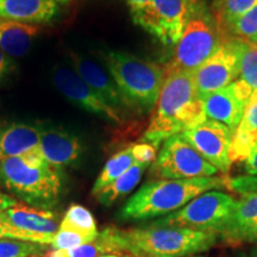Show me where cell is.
<instances>
[{
  "label": "cell",
  "mask_w": 257,
  "mask_h": 257,
  "mask_svg": "<svg viewBox=\"0 0 257 257\" xmlns=\"http://www.w3.org/2000/svg\"><path fill=\"white\" fill-rule=\"evenodd\" d=\"M99 236L111 252L130 257H188L207 251L218 240L217 233L152 224L127 230L108 226Z\"/></svg>",
  "instance_id": "6da1fadb"
},
{
  "label": "cell",
  "mask_w": 257,
  "mask_h": 257,
  "mask_svg": "<svg viewBox=\"0 0 257 257\" xmlns=\"http://www.w3.org/2000/svg\"><path fill=\"white\" fill-rule=\"evenodd\" d=\"M206 119L193 74L168 73L142 142L160 147L167 138L191 130Z\"/></svg>",
  "instance_id": "7a4b0ae2"
},
{
  "label": "cell",
  "mask_w": 257,
  "mask_h": 257,
  "mask_svg": "<svg viewBox=\"0 0 257 257\" xmlns=\"http://www.w3.org/2000/svg\"><path fill=\"white\" fill-rule=\"evenodd\" d=\"M227 178L154 180L144 184L121 208L123 220H147L180 210L202 193L226 188Z\"/></svg>",
  "instance_id": "3957f363"
},
{
  "label": "cell",
  "mask_w": 257,
  "mask_h": 257,
  "mask_svg": "<svg viewBox=\"0 0 257 257\" xmlns=\"http://www.w3.org/2000/svg\"><path fill=\"white\" fill-rule=\"evenodd\" d=\"M0 185L30 206L48 210L59 201L62 175L37 150L0 161Z\"/></svg>",
  "instance_id": "277c9868"
},
{
  "label": "cell",
  "mask_w": 257,
  "mask_h": 257,
  "mask_svg": "<svg viewBox=\"0 0 257 257\" xmlns=\"http://www.w3.org/2000/svg\"><path fill=\"white\" fill-rule=\"evenodd\" d=\"M105 64L128 112L147 115L154 111L166 80L165 66L124 51H108Z\"/></svg>",
  "instance_id": "5b68a950"
},
{
  "label": "cell",
  "mask_w": 257,
  "mask_h": 257,
  "mask_svg": "<svg viewBox=\"0 0 257 257\" xmlns=\"http://www.w3.org/2000/svg\"><path fill=\"white\" fill-rule=\"evenodd\" d=\"M223 40L211 9L200 0L175 44L172 57L165 64L166 74H193L219 48Z\"/></svg>",
  "instance_id": "8992f818"
},
{
  "label": "cell",
  "mask_w": 257,
  "mask_h": 257,
  "mask_svg": "<svg viewBox=\"0 0 257 257\" xmlns=\"http://www.w3.org/2000/svg\"><path fill=\"white\" fill-rule=\"evenodd\" d=\"M236 200L227 193L208 191L198 195L180 210L152 223L155 226L219 233L232 213Z\"/></svg>",
  "instance_id": "52a82bcc"
},
{
  "label": "cell",
  "mask_w": 257,
  "mask_h": 257,
  "mask_svg": "<svg viewBox=\"0 0 257 257\" xmlns=\"http://www.w3.org/2000/svg\"><path fill=\"white\" fill-rule=\"evenodd\" d=\"M150 174L160 180H188L216 176L218 170L179 134L163 142Z\"/></svg>",
  "instance_id": "ba28073f"
},
{
  "label": "cell",
  "mask_w": 257,
  "mask_h": 257,
  "mask_svg": "<svg viewBox=\"0 0 257 257\" xmlns=\"http://www.w3.org/2000/svg\"><path fill=\"white\" fill-rule=\"evenodd\" d=\"M199 2L200 0H154L146 11L133 21L159 38L165 46H174Z\"/></svg>",
  "instance_id": "9c48e42d"
},
{
  "label": "cell",
  "mask_w": 257,
  "mask_h": 257,
  "mask_svg": "<svg viewBox=\"0 0 257 257\" xmlns=\"http://www.w3.org/2000/svg\"><path fill=\"white\" fill-rule=\"evenodd\" d=\"M185 140L218 172L226 174L231 168L229 149L233 131L219 121L206 119L182 133Z\"/></svg>",
  "instance_id": "30bf717a"
},
{
  "label": "cell",
  "mask_w": 257,
  "mask_h": 257,
  "mask_svg": "<svg viewBox=\"0 0 257 257\" xmlns=\"http://www.w3.org/2000/svg\"><path fill=\"white\" fill-rule=\"evenodd\" d=\"M54 83L57 89L68 100L113 124H121L125 120L112 106L106 102L75 70L67 67H57L53 74Z\"/></svg>",
  "instance_id": "8fae6325"
},
{
  "label": "cell",
  "mask_w": 257,
  "mask_h": 257,
  "mask_svg": "<svg viewBox=\"0 0 257 257\" xmlns=\"http://www.w3.org/2000/svg\"><path fill=\"white\" fill-rule=\"evenodd\" d=\"M252 92L253 89L248 83L237 79L226 87L202 96L206 118L219 121L234 131L242 120Z\"/></svg>",
  "instance_id": "7c38bea8"
},
{
  "label": "cell",
  "mask_w": 257,
  "mask_h": 257,
  "mask_svg": "<svg viewBox=\"0 0 257 257\" xmlns=\"http://www.w3.org/2000/svg\"><path fill=\"white\" fill-rule=\"evenodd\" d=\"M238 79V62L229 38L193 73L195 88L200 98L226 87Z\"/></svg>",
  "instance_id": "4fadbf2b"
},
{
  "label": "cell",
  "mask_w": 257,
  "mask_h": 257,
  "mask_svg": "<svg viewBox=\"0 0 257 257\" xmlns=\"http://www.w3.org/2000/svg\"><path fill=\"white\" fill-rule=\"evenodd\" d=\"M70 59L74 70L87 82L88 86L94 89L108 105L112 106L115 111L126 119L128 110L125 105L123 96L115 85L113 78L108 70L102 68L99 63L88 57L72 53Z\"/></svg>",
  "instance_id": "5bb4252c"
},
{
  "label": "cell",
  "mask_w": 257,
  "mask_h": 257,
  "mask_svg": "<svg viewBox=\"0 0 257 257\" xmlns=\"http://www.w3.org/2000/svg\"><path fill=\"white\" fill-rule=\"evenodd\" d=\"M40 128L38 153L46 162L60 170L78 162L81 156L82 147L75 135L60 128Z\"/></svg>",
  "instance_id": "9a60e30c"
},
{
  "label": "cell",
  "mask_w": 257,
  "mask_h": 257,
  "mask_svg": "<svg viewBox=\"0 0 257 257\" xmlns=\"http://www.w3.org/2000/svg\"><path fill=\"white\" fill-rule=\"evenodd\" d=\"M218 238L227 244L257 243V193L240 195Z\"/></svg>",
  "instance_id": "2e32d148"
},
{
  "label": "cell",
  "mask_w": 257,
  "mask_h": 257,
  "mask_svg": "<svg viewBox=\"0 0 257 257\" xmlns=\"http://www.w3.org/2000/svg\"><path fill=\"white\" fill-rule=\"evenodd\" d=\"M0 219L25 232L47 236H54L60 229L59 217L53 211L28 206L21 202L2 212Z\"/></svg>",
  "instance_id": "e0dca14e"
},
{
  "label": "cell",
  "mask_w": 257,
  "mask_h": 257,
  "mask_svg": "<svg viewBox=\"0 0 257 257\" xmlns=\"http://www.w3.org/2000/svg\"><path fill=\"white\" fill-rule=\"evenodd\" d=\"M40 148V128L25 123H9L0 126V161L25 156Z\"/></svg>",
  "instance_id": "ac0fdd59"
},
{
  "label": "cell",
  "mask_w": 257,
  "mask_h": 257,
  "mask_svg": "<svg viewBox=\"0 0 257 257\" xmlns=\"http://www.w3.org/2000/svg\"><path fill=\"white\" fill-rule=\"evenodd\" d=\"M54 0H0V19L27 24L47 23L55 17Z\"/></svg>",
  "instance_id": "d6986e66"
},
{
  "label": "cell",
  "mask_w": 257,
  "mask_h": 257,
  "mask_svg": "<svg viewBox=\"0 0 257 257\" xmlns=\"http://www.w3.org/2000/svg\"><path fill=\"white\" fill-rule=\"evenodd\" d=\"M40 32L41 28L35 24L0 19V49L10 57L24 56Z\"/></svg>",
  "instance_id": "ffe728a7"
},
{
  "label": "cell",
  "mask_w": 257,
  "mask_h": 257,
  "mask_svg": "<svg viewBox=\"0 0 257 257\" xmlns=\"http://www.w3.org/2000/svg\"><path fill=\"white\" fill-rule=\"evenodd\" d=\"M148 167H149L148 165L135 162L123 175H120L113 182H111L104 189H101L98 194H95L94 197L96 198V200L104 206L113 205L115 201H118L119 199L124 198L125 195L134 191L135 187L140 184L143 173L146 172Z\"/></svg>",
  "instance_id": "44dd1931"
},
{
  "label": "cell",
  "mask_w": 257,
  "mask_h": 257,
  "mask_svg": "<svg viewBox=\"0 0 257 257\" xmlns=\"http://www.w3.org/2000/svg\"><path fill=\"white\" fill-rule=\"evenodd\" d=\"M238 62V78L253 91L257 89V43L238 38H229Z\"/></svg>",
  "instance_id": "7402d4cb"
},
{
  "label": "cell",
  "mask_w": 257,
  "mask_h": 257,
  "mask_svg": "<svg viewBox=\"0 0 257 257\" xmlns=\"http://www.w3.org/2000/svg\"><path fill=\"white\" fill-rule=\"evenodd\" d=\"M135 163L133 155V146L124 148L123 150L114 154L110 160L106 162L104 168L101 169L100 174L96 178L94 185H93L92 193L93 195L98 194L101 189L113 182L115 179L123 175L126 170Z\"/></svg>",
  "instance_id": "603a6c76"
},
{
  "label": "cell",
  "mask_w": 257,
  "mask_h": 257,
  "mask_svg": "<svg viewBox=\"0 0 257 257\" xmlns=\"http://www.w3.org/2000/svg\"><path fill=\"white\" fill-rule=\"evenodd\" d=\"M59 230L72 231L93 238H96L99 234L96 221L91 211L79 204H73L68 207L61 220Z\"/></svg>",
  "instance_id": "cb8c5ba5"
},
{
  "label": "cell",
  "mask_w": 257,
  "mask_h": 257,
  "mask_svg": "<svg viewBox=\"0 0 257 257\" xmlns=\"http://www.w3.org/2000/svg\"><path fill=\"white\" fill-rule=\"evenodd\" d=\"M257 5V0H212L211 12L223 32L237 18Z\"/></svg>",
  "instance_id": "d4e9b609"
},
{
  "label": "cell",
  "mask_w": 257,
  "mask_h": 257,
  "mask_svg": "<svg viewBox=\"0 0 257 257\" xmlns=\"http://www.w3.org/2000/svg\"><path fill=\"white\" fill-rule=\"evenodd\" d=\"M221 35L224 38H238L257 43V5L233 21Z\"/></svg>",
  "instance_id": "484cf974"
},
{
  "label": "cell",
  "mask_w": 257,
  "mask_h": 257,
  "mask_svg": "<svg viewBox=\"0 0 257 257\" xmlns=\"http://www.w3.org/2000/svg\"><path fill=\"white\" fill-rule=\"evenodd\" d=\"M105 253H111V251L98 234L96 239L91 243L73 249L51 250L44 253V257H99Z\"/></svg>",
  "instance_id": "4316f807"
},
{
  "label": "cell",
  "mask_w": 257,
  "mask_h": 257,
  "mask_svg": "<svg viewBox=\"0 0 257 257\" xmlns=\"http://www.w3.org/2000/svg\"><path fill=\"white\" fill-rule=\"evenodd\" d=\"M47 245L17 239H0V257H30L43 253Z\"/></svg>",
  "instance_id": "83f0119b"
},
{
  "label": "cell",
  "mask_w": 257,
  "mask_h": 257,
  "mask_svg": "<svg viewBox=\"0 0 257 257\" xmlns=\"http://www.w3.org/2000/svg\"><path fill=\"white\" fill-rule=\"evenodd\" d=\"M53 237L54 236H47V234L25 232V231L16 229L0 219V239H17L42 244V245H50Z\"/></svg>",
  "instance_id": "f1b7e54d"
},
{
  "label": "cell",
  "mask_w": 257,
  "mask_h": 257,
  "mask_svg": "<svg viewBox=\"0 0 257 257\" xmlns=\"http://www.w3.org/2000/svg\"><path fill=\"white\" fill-rule=\"evenodd\" d=\"M96 238L93 237L82 236V234L72 232V231H62L59 230L54 234L53 240L50 243V248L53 250H66L73 249L76 246L83 245V244L91 243Z\"/></svg>",
  "instance_id": "f546056e"
},
{
  "label": "cell",
  "mask_w": 257,
  "mask_h": 257,
  "mask_svg": "<svg viewBox=\"0 0 257 257\" xmlns=\"http://www.w3.org/2000/svg\"><path fill=\"white\" fill-rule=\"evenodd\" d=\"M236 130L257 137V89H255L250 96L244 110L242 120Z\"/></svg>",
  "instance_id": "4dcf8cb0"
},
{
  "label": "cell",
  "mask_w": 257,
  "mask_h": 257,
  "mask_svg": "<svg viewBox=\"0 0 257 257\" xmlns=\"http://www.w3.org/2000/svg\"><path fill=\"white\" fill-rule=\"evenodd\" d=\"M157 149H159V147L154 146L152 143L142 142L133 144V155L135 162L150 166V163L154 162L156 159Z\"/></svg>",
  "instance_id": "1f68e13d"
},
{
  "label": "cell",
  "mask_w": 257,
  "mask_h": 257,
  "mask_svg": "<svg viewBox=\"0 0 257 257\" xmlns=\"http://www.w3.org/2000/svg\"><path fill=\"white\" fill-rule=\"evenodd\" d=\"M127 4V8L130 10V14L133 19L137 17L138 15H141L142 12L149 8L153 4L154 0H125Z\"/></svg>",
  "instance_id": "d6a6232c"
},
{
  "label": "cell",
  "mask_w": 257,
  "mask_h": 257,
  "mask_svg": "<svg viewBox=\"0 0 257 257\" xmlns=\"http://www.w3.org/2000/svg\"><path fill=\"white\" fill-rule=\"evenodd\" d=\"M244 172L248 175L257 176V143L248 159L244 161Z\"/></svg>",
  "instance_id": "836d02e7"
},
{
  "label": "cell",
  "mask_w": 257,
  "mask_h": 257,
  "mask_svg": "<svg viewBox=\"0 0 257 257\" xmlns=\"http://www.w3.org/2000/svg\"><path fill=\"white\" fill-rule=\"evenodd\" d=\"M17 204L18 201L16 200L14 197H11V195L6 194V193H3L0 191V213L6 210H9V208L16 206Z\"/></svg>",
  "instance_id": "e575fe53"
},
{
  "label": "cell",
  "mask_w": 257,
  "mask_h": 257,
  "mask_svg": "<svg viewBox=\"0 0 257 257\" xmlns=\"http://www.w3.org/2000/svg\"><path fill=\"white\" fill-rule=\"evenodd\" d=\"M10 68V61L8 59V56L3 53V50L0 49V79L8 73V70Z\"/></svg>",
  "instance_id": "d590c367"
},
{
  "label": "cell",
  "mask_w": 257,
  "mask_h": 257,
  "mask_svg": "<svg viewBox=\"0 0 257 257\" xmlns=\"http://www.w3.org/2000/svg\"><path fill=\"white\" fill-rule=\"evenodd\" d=\"M99 257H130V256L125 255V253H120V252H111V253H105V255H101Z\"/></svg>",
  "instance_id": "8d00e7d4"
},
{
  "label": "cell",
  "mask_w": 257,
  "mask_h": 257,
  "mask_svg": "<svg viewBox=\"0 0 257 257\" xmlns=\"http://www.w3.org/2000/svg\"><path fill=\"white\" fill-rule=\"evenodd\" d=\"M243 257H257V249H253L250 251L249 253H246V255H244Z\"/></svg>",
  "instance_id": "74e56055"
},
{
  "label": "cell",
  "mask_w": 257,
  "mask_h": 257,
  "mask_svg": "<svg viewBox=\"0 0 257 257\" xmlns=\"http://www.w3.org/2000/svg\"><path fill=\"white\" fill-rule=\"evenodd\" d=\"M54 2H55L56 4H57V3H61V4H64V3H68L69 0H54Z\"/></svg>",
  "instance_id": "f35d334b"
},
{
  "label": "cell",
  "mask_w": 257,
  "mask_h": 257,
  "mask_svg": "<svg viewBox=\"0 0 257 257\" xmlns=\"http://www.w3.org/2000/svg\"><path fill=\"white\" fill-rule=\"evenodd\" d=\"M192 257H202V256H192Z\"/></svg>",
  "instance_id": "ab89813d"
}]
</instances>
